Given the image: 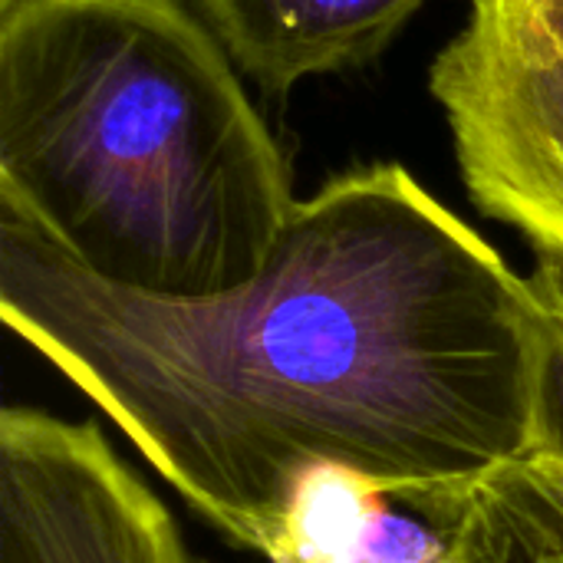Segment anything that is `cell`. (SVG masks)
<instances>
[{
	"mask_svg": "<svg viewBox=\"0 0 563 563\" xmlns=\"http://www.w3.org/2000/svg\"><path fill=\"white\" fill-rule=\"evenodd\" d=\"M531 284L548 317V399L563 416V264L538 257Z\"/></svg>",
	"mask_w": 563,
	"mask_h": 563,
	"instance_id": "obj_7",
	"label": "cell"
},
{
	"mask_svg": "<svg viewBox=\"0 0 563 563\" xmlns=\"http://www.w3.org/2000/svg\"><path fill=\"white\" fill-rule=\"evenodd\" d=\"M0 317L254 554L307 468L435 495L544 439L531 277L396 162L330 178L247 284L191 300L106 284L0 214Z\"/></svg>",
	"mask_w": 563,
	"mask_h": 563,
	"instance_id": "obj_1",
	"label": "cell"
},
{
	"mask_svg": "<svg viewBox=\"0 0 563 563\" xmlns=\"http://www.w3.org/2000/svg\"><path fill=\"white\" fill-rule=\"evenodd\" d=\"M267 563H459L426 495H402L343 465L297 475L261 551Z\"/></svg>",
	"mask_w": 563,
	"mask_h": 563,
	"instance_id": "obj_4",
	"label": "cell"
},
{
	"mask_svg": "<svg viewBox=\"0 0 563 563\" xmlns=\"http://www.w3.org/2000/svg\"><path fill=\"white\" fill-rule=\"evenodd\" d=\"M294 205L185 0H0V214L106 284L191 300L247 284Z\"/></svg>",
	"mask_w": 563,
	"mask_h": 563,
	"instance_id": "obj_2",
	"label": "cell"
},
{
	"mask_svg": "<svg viewBox=\"0 0 563 563\" xmlns=\"http://www.w3.org/2000/svg\"><path fill=\"white\" fill-rule=\"evenodd\" d=\"M563 56V0H505Z\"/></svg>",
	"mask_w": 563,
	"mask_h": 563,
	"instance_id": "obj_8",
	"label": "cell"
},
{
	"mask_svg": "<svg viewBox=\"0 0 563 563\" xmlns=\"http://www.w3.org/2000/svg\"><path fill=\"white\" fill-rule=\"evenodd\" d=\"M267 92L376 59L422 0H185Z\"/></svg>",
	"mask_w": 563,
	"mask_h": 563,
	"instance_id": "obj_5",
	"label": "cell"
},
{
	"mask_svg": "<svg viewBox=\"0 0 563 563\" xmlns=\"http://www.w3.org/2000/svg\"><path fill=\"white\" fill-rule=\"evenodd\" d=\"M445 518L459 563H563V429L492 475L426 495Z\"/></svg>",
	"mask_w": 563,
	"mask_h": 563,
	"instance_id": "obj_6",
	"label": "cell"
},
{
	"mask_svg": "<svg viewBox=\"0 0 563 563\" xmlns=\"http://www.w3.org/2000/svg\"><path fill=\"white\" fill-rule=\"evenodd\" d=\"M0 563H198L92 419L0 416Z\"/></svg>",
	"mask_w": 563,
	"mask_h": 563,
	"instance_id": "obj_3",
	"label": "cell"
}]
</instances>
